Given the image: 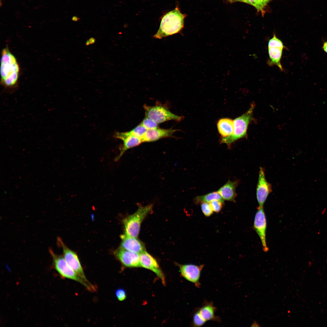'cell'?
Here are the masks:
<instances>
[{
	"label": "cell",
	"mask_w": 327,
	"mask_h": 327,
	"mask_svg": "<svg viewBox=\"0 0 327 327\" xmlns=\"http://www.w3.org/2000/svg\"><path fill=\"white\" fill-rule=\"evenodd\" d=\"M19 72V66L15 56L8 47L3 48L1 60V83L9 93L14 92L18 88Z\"/></svg>",
	"instance_id": "6da1fadb"
},
{
	"label": "cell",
	"mask_w": 327,
	"mask_h": 327,
	"mask_svg": "<svg viewBox=\"0 0 327 327\" xmlns=\"http://www.w3.org/2000/svg\"><path fill=\"white\" fill-rule=\"evenodd\" d=\"M186 16L177 7L163 17L159 29L153 37L161 39L179 32L183 27Z\"/></svg>",
	"instance_id": "7a4b0ae2"
},
{
	"label": "cell",
	"mask_w": 327,
	"mask_h": 327,
	"mask_svg": "<svg viewBox=\"0 0 327 327\" xmlns=\"http://www.w3.org/2000/svg\"><path fill=\"white\" fill-rule=\"evenodd\" d=\"M48 250L52 258L53 266L61 277L80 283L90 291H96L94 285L85 281L68 265L63 256L56 254L51 248Z\"/></svg>",
	"instance_id": "3957f363"
},
{
	"label": "cell",
	"mask_w": 327,
	"mask_h": 327,
	"mask_svg": "<svg viewBox=\"0 0 327 327\" xmlns=\"http://www.w3.org/2000/svg\"><path fill=\"white\" fill-rule=\"evenodd\" d=\"M152 204L145 206H139L138 209L134 213L124 218L123 223L125 234L137 238L142 223L148 214L152 211Z\"/></svg>",
	"instance_id": "277c9868"
},
{
	"label": "cell",
	"mask_w": 327,
	"mask_h": 327,
	"mask_svg": "<svg viewBox=\"0 0 327 327\" xmlns=\"http://www.w3.org/2000/svg\"><path fill=\"white\" fill-rule=\"evenodd\" d=\"M254 107V104H252L246 113L233 120V133L227 137H222L220 143L229 146L237 140L246 137L248 126L252 119Z\"/></svg>",
	"instance_id": "5b68a950"
},
{
	"label": "cell",
	"mask_w": 327,
	"mask_h": 327,
	"mask_svg": "<svg viewBox=\"0 0 327 327\" xmlns=\"http://www.w3.org/2000/svg\"><path fill=\"white\" fill-rule=\"evenodd\" d=\"M217 310L213 302L204 300L201 307L196 308L192 312L191 326L201 327L209 321L221 322L220 317L215 315Z\"/></svg>",
	"instance_id": "8992f818"
},
{
	"label": "cell",
	"mask_w": 327,
	"mask_h": 327,
	"mask_svg": "<svg viewBox=\"0 0 327 327\" xmlns=\"http://www.w3.org/2000/svg\"><path fill=\"white\" fill-rule=\"evenodd\" d=\"M146 116L158 124L170 120L180 121L182 117L170 112L164 107L160 105L144 106Z\"/></svg>",
	"instance_id": "52a82bcc"
},
{
	"label": "cell",
	"mask_w": 327,
	"mask_h": 327,
	"mask_svg": "<svg viewBox=\"0 0 327 327\" xmlns=\"http://www.w3.org/2000/svg\"><path fill=\"white\" fill-rule=\"evenodd\" d=\"M57 243L62 248L63 256L68 265L84 280L91 283L86 277L77 254L69 249L59 237L57 238Z\"/></svg>",
	"instance_id": "ba28073f"
},
{
	"label": "cell",
	"mask_w": 327,
	"mask_h": 327,
	"mask_svg": "<svg viewBox=\"0 0 327 327\" xmlns=\"http://www.w3.org/2000/svg\"><path fill=\"white\" fill-rule=\"evenodd\" d=\"M179 267L180 274L187 281L194 284L197 288L200 287V279L201 272L204 265H197L193 264H181L177 263Z\"/></svg>",
	"instance_id": "9c48e42d"
},
{
	"label": "cell",
	"mask_w": 327,
	"mask_h": 327,
	"mask_svg": "<svg viewBox=\"0 0 327 327\" xmlns=\"http://www.w3.org/2000/svg\"><path fill=\"white\" fill-rule=\"evenodd\" d=\"M253 228L261 240L263 249L264 252L269 251L266 243V232L267 220L263 206H259L254 218Z\"/></svg>",
	"instance_id": "30bf717a"
},
{
	"label": "cell",
	"mask_w": 327,
	"mask_h": 327,
	"mask_svg": "<svg viewBox=\"0 0 327 327\" xmlns=\"http://www.w3.org/2000/svg\"><path fill=\"white\" fill-rule=\"evenodd\" d=\"M272 191V186L266 179L265 170L263 167H260L256 189V196L259 206H263Z\"/></svg>",
	"instance_id": "8fae6325"
},
{
	"label": "cell",
	"mask_w": 327,
	"mask_h": 327,
	"mask_svg": "<svg viewBox=\"0 0 327 327\" xmlns=\"http://www.w3.org/2000/svg\"><path fill=\"white\" fill-rule=\"evenodd\" d=\"M114 254L124 267L129 268L141 267L139 254L127 250L121 246L116 250Z\"/></svg>",
	"instance_id": "7c38bea8"
},
{
	"label": "cell",
	"mask_w": 327,
	"mask_h": 327,
	"mask_svg": "<svg viewBox=\"0 0 327 327\" xmlns=\"http://www.w3.org/2000/svg\"><path fill=\"white\" fill-rule=\"evenodd\" d=\"M141 267L154 272L161 280L164 285L166 284L164 275L156 259L146 251L139 254Z\"/></svg>",
	"instance_id": "4fadbf2b"
},
{
	"label": "cell",
	"mask_w": 327,
	"mask_h": 327,
	"mask_svg": "<svg viewBox=\"0 0 327 327\" xmlns=\"http://www.w3.org/2000/svg\"><path fill=\"white\" fill-rule=\"evenodd\" d=\"M114 137L121 140L123 142V145L121 149L120 153L116 157L115 159L116 161L118 160L128 149L138 146L143 143L141 138L127 135L125 132H116L115 134Z\"/></svg>",
	"instance_id": "5bb4252c"
},
{
	"label": "cell",
	"mask_w": 327,
	"mask_h": 327,
	"mask_svg": "<svg viewBox=\"0 0 327 327\" xmlns=\"http://www.w3.org/2000/svg\"><path fill=\"white\" fill-rule=\"evenodd\" d=\"M121 247L130 251L140 254L146 251L144 243L137 238L131 237L125 234L121 236Z\"/></svg>",
	"instance_id": "9a60e30c"
},
{
	"label": "cell",
	"mask_w": 327,
	"mask_h": 327,
	"mask_svg": "<svg viewBox=\"0 0 327 327\" xmlns=\"http://www.w3.org/2000/svg\"><path fill=\"white\" fill-rule=\"evenodd\" d=\"M176 130L157 128L147 130L141 138L143 142L156 141L161 139L171 137Z\"/></svg>",
	"instance_id": "2e32d148"
},
{
	"label": "cell",
	"mask_w": 327,
	"mask_h": 327,
	"mask_svg": "<svg viewBox=\"0 0 327 327\" xmlns=\"http://www.w3.org/2000/svg\"><path fill=\"white\" fill-rule=\"evenodd\" d=\"M238 184L237 180H229L218 191L224 200L235 202L237 196L236 190Z\"/></svg>",
	"instance_id": "e0dca14e"
},
{
	"label": "cell",
	"mask_w": 327,
	"mask_h": 327,
	"mask_svg": "<svg viewBox=\"0 0 327 327\" xmlns=\"http://www.w3.org/2000/svg\"><path fill=\"white\" fill-rule=\"evenodd\" d=\"M283 49L278 47L268 48L269 59L267 63L269 66H277L281 71L284 70L281 63Z\"/></svg>",
	"instance_id": "ac0fdd59"
},
{
	"label": "cell",
	"mask_w": 327,
	"mask_h": 327,
	"mask_svg": "<svg viewBox=\"0 0 327 327\" xmlns=\"http://www.w3.org/2000/svg\"><path fill=\"white\" fill-rule=\"evenodd\" d=\"M218 131L222 137H227L231 135L233 130V120L224 118L220 119L217 124Z\"/></svg>",
	"instance_id": "d6986e66"
},
{
	"label": "cell",
	"mask_w": 327,
	"mask_h": 327,
	"mask_svg": "<svg viewBox=\"0 0 327 327\" xmlns=\"http://www.w3.org/2000/svg\"><path fill=\"white\" fill-rule=\"evenodd\" d=\"M214 200H219L224 203V200L218 191L213 192L205 195L197 196L194 199L193 201L195 203L198 204L203 202L210 203Z\"/></svg>",
	"instance_id": "ffe728a7"
},
{
	"label": "cell",
	"mask_w": 327,
	"mask_h": 327,
	"mask_svg": "<svg viewBox=\"0 0 327 327\" xmlns=\"http://www.w3.org/2000/svg\"><path fill=\"white\" fill-rule=\"evenodd\" d=\"M147 130L140 123L131 130L125 132L128 135L134 136L141 139Z\"/></svg>",
	"instance_id": "44dd1931"
},
{
	"label": "cell",
	"mask_w": 327,
	"mask_h": 327,
	"mask_svg": "<svg viewBox=\"0 0 327 327\" xmlns=\"http://www.w3.org/2000/svg\"><path fill=\"white\" fill-rule=\"evenodd\" d=\"M268 47V48L278 47L283 49L286 48L282 41L277 37L275 34L273 35V37L269 40Z\"/></svg>",
	"instance_id": "7402d4cb"
},
{
	"label": "cell",
	"mask_w": 327,
	"mask_h": 327,
	"mask_svg": "<svg viewBox=\"0 0 327 327\" xmlns=\"http://www.w3.org/2000/svg\"><path fill=\"white\" fill-rule=\"evenodd\" d=\"M147 130L158 128V124L152 119L146 117L140 123Z\"/></svg>",
	"instance_id": "603a6c76"
},
{
	"label": "cell",
	"mask_w": 327,
	"mask_h": 327,
	"mask_svg": "<svg viewBox=\"0 0 327 327\" xmlns=\"http://www.w3.org/2000/svg\"><path fill=\"white\" fill-rule=\"evenodd\" d=\"M201 207L202 212L205 216L209 217L213 214V211L209 203L202 202L201 203Z\"/></svg>",
	"instance_id": "cb8c5ba5"
},
{
	"label": "cell",
	"mask_w": 327,
	"mask_h": 327,
	"mask_svg": "<svg viewBox=\"0 0 327 327\" xmlns=\"http://www.w3.org/2000/svg\"><path fill=\"white\" fill-rule=\"evenodd\" d=\"M223 203L219 200H214L209 203L213 211L218 213L222 209Z\"/></svg>",
	"instance_id": "d4e9b609"
},
{
	"label": "cell",
	"mask_w": 327,
	"mask_h": 327,
	"mask_svg": "<svg viewBox=\"0 0 327 327\" xmlns=\"http://www.w3.org/2000/svg\"><path fill=\"white\" fill-rule=\"evenodd\" d=\"M115 294L117 299L120 301L124 300L126 298V291L123 289H118L115 291Z\"/></svg>",
	"instance_id": "484cf974"
},
{
	"label": "cell",
	"mask_w": 327,
	"mask_h": 327,
	"mask_svg": "<svg viewBox=\"0 0 327 327\" xmlns=\"http://www.w3.org/2000/svg\"><path fill=\"white\" fill-rule=\"evenodd\" d=\"M271 0H256L257 3L260 8V11H262L263 8L267 3Z\"/></svg>",
	"instance_id": "4316f807"
},
{
	"label": "cell",
	"mask_w": 327,
	"mask_h": 327,
	"mask_svg": "<svg viewBox=\"0 0 327 327\" xmlns=\"http://www.w3.org/2000/svg\"><path fill=\"white\" fill-rule=\"evenodd\" d=\"M247 3L254 6L258 11H261L256 0H246Z\"/></svg>",
	"instance_id": "83f0119b"
},
{
	"label": "cell",
	"mask_w": 327,
	"mask_h": 327,
	"mask_svg": "<svg viewBox=\"0 0 327 327\" xmlns=\"http://www.w3.org/2000/svg\"><path fill=\"white\" fill-rule=\"evenodd\" d=\"M95 41V39L93 38H90L89 40H88L86 42V45H87L90 44L94 43Z\"/></svg>",
	"instance_id": "f1b7e54d"
},
{
	"label": "cell",
	"mask_w": 327,
	"mask_h": 327,
	"mask_svg": "<svg viewBox=\"0 0 327 327\" xmlns=\"http://www.w3.org/2000/svg\"><path fill=\"white\" fill-rule=\"evenodd\" d=\"M226 0L228 2H230V3H233V2H243L246 3H247V1H246V0Z\"/></svg>",
	"instance_id": "f546056e"
},
{
	"label": "cell",
	"mask_w": 327,
	"mask_h": 327,
	"mask_svg": "<svg viewBox=\"0 0 327 327\" xmlns=\"http://www.w3.org/2000/svg\"><path fill=\"white\" fill-rule=\"evenodd\" d=\"M322 48L323 50L327 53V41L323 43Z\"/></svg>",
	"instance_id": "4dcf8cb0"
},
{
	"label": "cell",
	"mask_w": 327,
	"mask_h": 327,
	"mask_svg": "<svg viewBox=\"0 0 327 327\" xmlns=\"http://www.w3.org/2000/svg\"><path fill=\"white\" fill-rule=\"evenodd\" d=\"M80 19V18L76 16H73L71 18L72 21L76 22L78 21Z\"/></svg>",
	"instance_id": "1f68e13d"
},
{
	"label": "cell",
	"mask_w": 327,
	"mask_h": 327,
	"mask_svg": "<svg viewBox=\"0 0 327 327\" xmlns=\"http://www.w3.org/2000/svg\"><path fill=\"white\" fill-rule=\"evenodd\" d=\"M251 326H252V327H254H254H256V326L257 327V326H259V325L257 323V322H256L254 321L253 322V323L252 324Z\"/></svg>",
	"instance_id": "d6a6232c"
}]
</instances>
